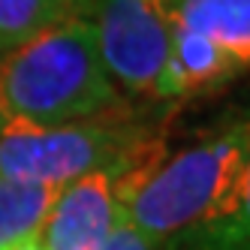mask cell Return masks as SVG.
Masks as SVG:
<instances>
[{"label": "cell", "mask_w": 250, "mask_h": 250, "mask_svg": "<svg viewBox=\"0 0 250 250\" xmlns=\"http://www.w3.org/2000/svg\"><path fill=\"white\" fill-rule=\"evenodd\" d=\"M250 157V109L229 115L190 145L163 154L127 202V220L169 247L232 196Z\"/></svg>", "instance_id": "cell-2"}, {"label": "cell", "mask_w": 250, "mask_h": 250, "mask_svg": "<svg viewBox=\"0 0 250 250\" xmlns=\"http://www.w3.org/2000/svg\"><path fill=\"white\" fill-rule=\"evenodd\" d=\"M97 0H0V51L73 19H94Z\"/></svg>", "instance_id": "cell-8"}, {"label": "cell", "mask_w": 250, "mask_h": 250, "mask_svg": "<svg viewBox=\"0 0 250 250\" xmlns=\"http://www.w3.org/2000/svg\"><path fill=\"white\" fill-rule=\"evenodd\" d=\"M175 27L211 40L241 76L250 73V0H178Z\"/></svg>", "instance_id": "cell-6"}, {"label": "cell", "mask_w": 250, "mask_h": 250, "mask_svg": "<svg viewBox=\"0 0 250 250\" xmlns=\"http://www.w3.org/2000/svg\"><path fill=\"white\" fill-rule=\"evenodd\" d=\"M169 250H250V157L220 211L181 232Z\"/></svg>", "instance_id": "cell-7"}, {"label": "cell", "mask_w": 250, "mask_h": 250, "mask_svg": "<svg viewBox=\"0 0 250 250\" xmlns=\"http://www.w3.org/2000/svg\"><path fill=\"white\" fill-rule=\"evenodd\" d=\"M163 142V118L154 109L127 105V100L100 115L55 127L0 124V175L63 187L91 172L121 166Z\"/></svg>", "instance_id": "cell-3"}, {"label": "cell", "mask_w": 250, "mask_h": 250, "mask_svg": "<svg viewBox=\"0 0 250 250\" xmlns=\"http://www.w3.org/2000/svg\"><path fill=\"white\" fill-rule=\"evenodd\" d=\"M166 154V142L145 154L103 172L76 178L58 190L42 223L40 241L45 250H100L112 229L127 217V202L145 175Z\"/></svg>", "instance_id": "cell-4"}, {"label": "cell", "mask_w": 250, "mask_h": 250, "mask_svg": "<svg viewBox=\"0 0 250 250\" xmlns=\"http://www.w3.org/2000/svg\"><path fill=\"white\" fill-rule=\"evenodd\" d=\"M124 103L91 19H73L0 51V124L55 127Z\"/></svg>", "instance_id": "cell-1"}, {"label": "cell", "mask_w": 250, "mask_h": 250, "mask_svg": "<svg viewBox=\"0 0 250 250\" xmlns=\"http://www.w3.org/2000/svg\"><path fill=\"white\" fill-rule=\"evenodd\" d=\"M12 250H45V247H42L40 238H30V241H24V244H19V247H12Z\"/></svg>", "instance_id": "cell-11"}, {"label": "cell", "mask_w": 250, "mask_h": 250, "mask_svg": "<svg viewBox=\"0 0 250 250\" xmlns=\"http://www.w3.org/2000/svg\"><path fill=\"white\" fill-rule=\"evenodd\" d=\"M58 190L61 187L12 181L0 175V250H12L30 238H40Z\"/></svg>", "instance_id": "cell-9"}, {"label": "cell", "mask_w": 250, "mask_h": 250, "mask_svg": "<svg viewBox=\"0 0 250 250\" xmlns=\"http://www.w3.org/2000/svg\"><path fill=\"white\" fill-rule=\"evenodd\" d=\"M100 250H169V247L151 241L148 235H142L127 217H121V223L112 229V235L105 238V244Z\"/></svg>", "instance_id": "cell-10"}, {"label": "cell", "mask_w": 250, "mask_h": 250, "mask_svg": "<svg viewBox=\"0 0 250 250\" xmlns=\"http://www.w3.org/2000/svg\"><path fill=\"white\" fill-rule=\"evenodd\" d=\"M178 0H97L94 33L121 94L151 97L163 73Z\"/></svg>", "instance_id": "cell-5"}]
</instances>
